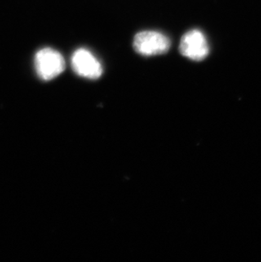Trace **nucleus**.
<instances>
[{
    "instance_id": "nucleus-1",
    "label": "nucleus",
    "mask_w": 261,
    "mask_h": 262,
    "mask_svg": "<svg viewBox=\"0 0 261 262\" xmlns=\"http://www.w3.org/2000/svg\"><path fill=\"white\" fill-rule=\"evenodd\" d=\"M66 61L60 53L51 48L40 50L35 55V69L37 76L45 81H50L64 72Z\"/></svg>"
},
{
    "instance_id": "nucleus-2",
    "label": "nucleus",
    "mask_w": 261,
    "mask_h": 262,
    "mask_svg": "<svg viewBox=\"0 0 261 262\" xmlns=\"http://www.w3.org/2000/svg\"><path fill=\"white\" fill-rule=\"evenodd\" d=\"M170 41L161 32L143 31L138 32L133 40L136 52L143 56L163 55L170 50Z\"/></svg>"
},
{
    "instance_id": "nucleus-3",
    "label": "nucleus",
    "mask_w": 261,
    "mask_h": 262,
    "mask_svg": "<svg viewBox=\"0 0 261 262\" xmlns=\"http://www.w3.org/2000/svg\"><path fill=\"white\" fill-rule=\"evenodd\" d=\"M179 49L183 56L192 60H202L209 53L207 39L200 30H192L184 34Z\"/></svg>"
},
{
    "instance_id": "nucleus-4",
    "label": "nucleus",
    "mask_w": 261,
    "mask_h": 262,
    "mask_svg": "<svg viewBox=\"0 0 261 262\" xmlns=\"http://www.w3.org/2000/svg\"><path fill=\"white\" fill-rule=\"evenodd\" d=\"M72 67L80 77L89 79H98L103 73L102 64L89 50L78 49L72 57Z\"/></svg>"
}]
</instances>
